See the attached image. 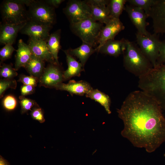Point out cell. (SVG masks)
<instances>
[{
	"label": "cell",
	"instance_id": "obj_33",
	"mask_svg": "<svg viewBox=\"0 0 165 165\" xmlns=\"http://www.w3.org/2000/svg\"><path fill=\"white\" fill-rule=\"evenodd\" d=\"M18 81L22 83L24 85H31L35 87L37 86L38 80L31 75H20Z\"/></svg>",
	"mask_w": 165,
	"mask_h": 165
},
{
	"label": "cell",
	"instance_id": "obj_3",
	"mask_svg": "<svg viewBox=\"0 0 165 165\" xmlns=\"http://www.w3.org/2000/svg\"><path fill=\"white\" fill-rule=\"evenodd\" d=\"M126 42V48L123 54V66L127 71L139 78L153 67L139 48L128 40Z\"/></svg>",
	"mask_w": 165,
	"mask_h": 165
},
{
	"label": "cell",
	"instance_id": "obj_35",
	"mask_svg": "<svg viewBox=\"0 0 165 165\" xmlns=\"http://www.w3.org/2000/svg\"><path fill=\"white\" fill-rule=\"evenodd\" d=\"M35 91V87L31 85H23L20 88L21 96H23L32 94Z\"/></svg>",
	"mask_w": 165,
	"mask_h": 165
},
{
	"label": "cell",
	"instance_id": "obj_4",
	"mask_svg": "<svg viewBox=\"0 0 165 165\" xmlns=\"http://www.w3.org/2000/svg\"><path fill=\"white\" fill-rule=\"evenodd\" d=\"M103 24L89 18L70 24V28L72 32L79 37L83 42L94 47L97 43L103 27Z\"/></svg>",
	"mask_w": 165,
	"mask_h": 165
},
{
	"label": "cell",
	"instance_id": "obj_10",
	"mask_svg": "<svg viewBox=\"0 0 165 165\" xmlns=\"http://www.w3.org/2000/svg\"><path fill=\"white\" fill-rule=\"evenodd\" d=\"M149 17L152 20L154 33L165 35V0H155Z\"/></svg>",
	"mask_w": 165,
	"mask_h": 165
},
{
	"label": "cell",
	"instance_id": "obj_15",
	"mask_svg": "<svg viewBox=\"0 0 165 165\" xmlns=\"http://www.w3.org/2000/svg\"><path fill=\"white\" fill-rule=\"evenodd\" d=\"M28 42L33 55L50 64H57L49 51L46 41L29 38Z\"/></svg>",
	"mask_w": 165,
	"mask_h": 165
},
{
	"label": "cell",
	"instance_id": "obj_22",
	"mask_svg": "<svg viewBox=\"0 0 165 165\" xmlns=\"http://www.w3.org/2000/svg\"><path fill=\"white\" fill-rule=\"evenodd\" d=\"M44 61L33 55L24 67L28 72L38 80L43 73L45 68Z\"/></svg>",
	"mask_w": 165,
	"mask_h": 165
},
{
	"label": "cell",
	"instance_id": "obj_37",
	"mask_svg": "<svg viewBox=\"0 0 165 165\" xmlns=\"http://www.w3.org/2000/svg\"><path fill=\"white\" fill-rule=\"evenodd\" d=\"M46 2L54 8H57L64 0H46Z\"/></svg>",
	"mask_w": 165,
	"mask_h": 165
},
{
	"label": "cell",
	"instance_id": "obj_36",
	"mask_svg": "<svg viewBox=\"0 0 165 165\" xmlns=\"http://www.w3.org/2000/svg\"><path fill=\"white\" fill-rule=\"evenodd\" d=\"M87 3L90 5H94L107 6L109 0H89L86 1Z\"/></svg>",
	"mask_w": 165,
	"mask_h": 165
},
{
	"label": "cell",
	"instance_id": "obj_9",
	"mask_svg": "<svg viewBox=\"0 0 165 165\" xmlns=\"http://www.w3.org/2000/svg\"><path fill=\"white\" fill-rule=\"evenodd\" d=\"M52 28L51 26L29 20L20 32L28 35L30 39L47 42Z\"/></svg>",
	"mask_w": 165,
	"mask_h": 165
},
{
	"label": "cell",
	"instance_id": "obj_23",
	"mask_svg": "<svg viewBox=\"0 0 165 165\" xmlns=\"http://www.w3.org/2000/svg\"><path fill=\"white\" fill-rule=\"evenodd\" d=\"M61 30L59 29L50 34L46 42L48 49L56 64L59 65L58 53L61 48Z\"/></svg>",
	"mask_w": 165,
	"mask_h": 165
},
{
	"label": "cell",
	"instance_id": "obj_19",
	"mask_svg": "<svg viewBox=\"0 0 165 165\" xmlns=\"http://www.w3.org/2000/svg\"><path fill=\"white\" fill-rule=\"evenodd\" d=\"M64 52L66 55L68 66L67 69L63 73L64 80H68L73 77L79 76L81 72L84 70L82 64L70 54L67 50Z\"/></svg>",
	"mask_w": 165,
	"mask_h": 165
},
{
	"label": "cell",
	"instance_id": "obj_20",
	"mask_svg": "<svg viewBox=\"0 0 165 165\" xmlns=\"http://www.w3.org/2000/svg\"><path fill=\"white\" fill-rule=\"evenodd\" d=\"M91 45L83 42L79 47L74 49H69L67 50L69 53L72 56L78 58L84 66L90 56L96 51Z\"/></svg>",
	"mask_w": 165,
	"mask_h": 165
},
{
	"label": "cell",
	"instance_id": "obj_7",
	"mask_svg": "<svg viewBox=\"0 0 165 165\" xmlns=\"http://www.w3.org/2000/svg\"><path fill=\"white\" fill-rule=\"evenodd\" d=\"M138 44L140 49L149 61L153 68L156 67L159 54L161 41L157 34L142 35L138 32L136 34Z\"/></svg>",
	"mask_w": 165,
	"mask_h": 165
},
{
	"label": "cell",
	"instance_id": "obj_29",
	"mask_svg": "<svg viewBox=\"0 0 165 165\" xmlns=\"http://www.w3.org/2000/svg\"><path fill=\"white\" fill-rule=\"evenodd\" d=\"M2 104L3 108L7 111L14 110L17 105V101L13 96L9 95L6 96L3 98Z\"/></svg>",
	"mask_w": 165,
	"mask_h": 165
},
{
	"label": "cell",
	"instance_id": "obj_12",
	"mask_svg": "<svg viewBox=\"0 0 165 165\" xmlns=\"http://www.w3.org/2000/svg\"><path fill=\"white\" fill-rule=\"evenodd\" d=\"M102 28L97 41L99 44L95 48L98 52L100 48L107 41L113 39L120 32L125 28V27L119 19L112 18Z\"/></svg>",
	"mask_w": 165,
	"mask_h": 165
},
{
	"label": "cell",
	"instance_id": "obj_24",
	"mask_svg": "<svg viewBox=\"0 0 165 165\" xmlns=\"http://www.w3.org/2000/svg\"><path fill=\"white\" fill-rule=\"evenodd\" d=\"M86 96L100 103L104 108L108 114H111V100L108 95L98 89H93L86 95Z\"/></svg>",
	"mask_w": 165,
	"mask_h": 165
},
{
	"label": "cell",
	"instance_id": "obj_28",
	"mask_svg": "<svg viewBox=\"0 0 165 165\" xmlns=\"http://www.w3.org/2000/svg\"><path fill=\"white\" fill-rule=\"evenodd\" d=\"M0 75L5 79H12L17 75V73L11 65L4 64L1 66Z\"/></svg>",
	"mask_w": 165,
	"mask_h": 165
},
{
	"label": "cell",
	"instance_id": "obj_13",
	"mask_svg": "<svg viewBox=\"0 0 165 165\" xmlns=\"http://www.w3.org/2000/svg\"><path fill=\"white\" fill-rule=\"evenodd\" d=\"M124 10L127 13L138 33L144 35H147L149 33L146 30V27L148 23L146 22V19L148 17L143 9L127 5L125 6Z\"/></svg>",
	"mask_w": 165,
	"mask_h": 165
},
{
	"label": "cell",
	"instance_id": "obj_38",
	"mask_svg": "<svg viewBox=\"0 0 165 165\" xmlns=\"http://www.w3.org/2000/svg\"><path fill=\"white\" fill-rule=\"evenodd\" d=\"M0 165H10L9 162L4 158L1 155L0 156Z\"/></svg>",
	"mask_w": 165,
	"mask_h": 165
},
{
	"label": "cell",
	"instance_id": "obj_34",
	"mask_svg": "<svg viewBox=\"0 0 165 165\" xmlns=\"http://www.w3.org/2000/svg\"><path fill=\"white\" fill-rule=\"evenodd\" d=\"M163 65H165V40L161 41L156 67Z\"/></svg>",
	"mask_w": 165,
	"mask_h": 165
},
{
	"label": "cell",
	"instance_id": "obj_16",
	"mask_svg": "<svg viewBox=\"0 0 165 165\" xmlns=\"http://www.w3.org/2000/svg\"><path fill=\"white\" fill-rule=\"evenodd\" d=\"M26 23L19 24L1 23L0 44L5 45L9 44L12 45L15 41L18 32L20 31Z\"/></svg>",
	"mask_w": 165,
	"mask_h": 165
},
{
	"label": "cell",
	"instance_id": "obj_2",
	"mask_svg": "<svg viewBox=\"0 0 165 165\" xmlns=\"http://www.w3.org/2000/svg\"><path fill=\"white\" fill-rule=\"evenodd\" d=\"M138 87L153 98L165 110V65L152 68L138 78Z\"/></svg>",
	"mask_w": 165,
	"mask_h": 165
},
{
	"label": "cell",
	"instance_id": "obj_5",
	"mask_svg": "<svg viewBox=\"0 0 165 165\" xmlns=\"http://www.w3.org/2000/svg\"><path fill=\"white\" fill-rule=\"evenodd\" d=\"M2 23L19 24L25 23L29 20L28 11L25 5L17 0H5L0 6Z\"/></svg>",
	"mask_w": 165,
	"mask_h": 165
},
{
	"label": "cell",
	"instance_id": "obj_8",
	"mask_svg": "<svg viewBox=\"0 0 165 165\" xmlns=\"http://www.w3.org/2000/svg\"><path fill=\"white\" fill-rule=\"evenodd\" d=\"M63 11L70 24L91 18L90 7L86 1L70 0Z\"/></svg>",
	"mask_w": 165,
	"mask_h": 165
},
{
	"label": "cell",
	"instance_id": "obj_31",
	"mask_svg": "<svg viewBox=\"0 0 165 165\" xmlns=\"http://www.w3.org/2000/svg\"><path fill=\"white\" fill-rule=\"evenodd\" d=\"M15 50L12 45L6 44L0 49V58L2 61L6 60L11 57L13 52Z\"/></svg>",
	"mask_w": 165,
	"mask_h": 165
},
{
	"label": "cell",
	"instance_id": "obj_18",
	"mask_svg": "<svg viewBox=\"0 0 165 165\" xmlns=\"http://www.w3.org/2000/svg\"><path fill=\"white\" fill-rule=\"evenodd\" d=\"M16 52L14 68L16 71L21 67L24 68L32 55L28 44L25 43L22 39H20L18 41Z\"/></svg>",
	"mask_w": 165,
	"mask_h": 165
},
{
	"label": "cell",
	"instance_id": "obj_32",
	"mask_svg": "<svg viewBox=\"0 0 165 165\" xmlns=\"http://www.w3.org/2000/svg\"><path fill=\"white\" fill-rule=\"evenodd\" d=\"M30 115L32 118L43 123L45 121L43 110L38 106L34 107L31 111Z\"/></svg>",
	"mask_w": 165,
	"mask_h": 165
},
{
	"label": "cell",
	"instance_id": "obj_17",
	"mask_svg": "<svg viewBox=\"0 0 165 165\" xmlns=\"http://www.w3.org/2000/svg\"><path fill=\"white\" fill-rule=\"evenodd\" d=\"M126 39L120 40L114 39L105 42L99 49L98 52L114 57H117L123 54L126 48Z\"/></svg>",
	"mask_w": 165,
	"mask_h": 165
},
{
	"label": "cell",
	"instance_id": "obj_26",
	"mask_svg": "<svg viewBox=\"0 0 165 165\" xmlns=\"http://www.w3.org/2000/svg\"><path fill=\"white\" fill-rule=\"evenodd\" d=\"M155 0H127L130 5L139 8L143 9L148 17H149L151 8Z\"/></svg>",
	"mask_w": 165,
	"mask_h": 165
},
{
	"label": "cell",
	"instance_id": "obj_21",
	"mask_svg": "<svg viewBox=\"0 0 165 165\" xmlns=\"http://www.w3.org/2000/svg\"><path fill=\"white\" fill-rule=\"evenodd\" d=\"M89 5L91 10V18L94 20L106 24L112 19L107 6Z\"/></svg>",
	"mask_w": 165,
	"mask_h": 165
},
{
	"label": "cell",
	"instance_id": "obj_6",
	"mask_svg": "<svg viewBox=\"0 0 165 165\" xmlns=\"http://www.w3.org/2000/svg\"><path fill=\"white\" fill-rule=\"evenodd\" d=\"M28 7L29 20L51 26L55 23V8L45 0H32Z\"/></svg>",
	"mask_w": 165,
	"mask_h": 165
},
{
	"label": "cell",
	"instance_id": "obj_11",
	"mask_svg": "<svg viewBox=\"0 0 165 165\" xmlns=\"http://www.w3.org/2000/svg\"><path fill=\"white\" fill-rule=\"evenodd\" d=\"M59 65L51 64L45 68L38 82L40 86L46 87L54 88L62 82L63 80V73Z\"/></svg>",
	"mask_w": 165,
	"mask_h": 165
},
{
	"label": "cell",
	"instance_id": "obj_14",
	"mask_svg": "<svg viewBox=\"0 0 165 165\" xmlns=\"http://www.w3.org/2000/svg\"><path fill=\"white\" fill-rule=\"evenodd\" d=\"M54 88L57 90L67 91L71 95L80 96L86 95L93 89L90 85L86 81L74 80H70L67 83L61 82Z\"/></svg>",
	"mask_w": 165,
	"mask_h": 165
},
{
	"label": "cell",
	"instance_id": "obj_25",
	"mask_svg": "<svg viewBox=\"0 0 165 165\" xmlns=\"http://www.w3.org/2000/svg\"><path fill=\"white\" fill-rule=\"evenodd\" d=\"M127 0H109L107 5L111 18L119 19L125 7Z\"/></svg>",
	"mask_w": 165,
	"mask_h": 165
},
{
	"label": "cell",
	"instance_id": "obj_1",
	"mask_svg": "<svg viewBox=\"0 0 165 165\" xmlns=\"http://www.w3.org/2000/svg\"><path fill=\"white\" fill-rule=\"evenodd\" d=\"M162 109L152 97L142 90L130 92L119 109L124 128L122 135L133 145L155 151L165 142V117Z\"/></svg>",
	"mask_w": 165,
	"mask_h": 165
},
{
	"label": "cell",
	"instance_id": "obj_27",
	"mask_svg": "<svg viewBox=\"0 0 165 165\" xmlns=\"http://www.w3.org/2000/svg\"><path fill=\"white\" fill-rule=\"evenodd\" d=\"M19 98L21 114H24L30 110L31 111L34 107L38 106L35 101L27 98L25 96H20Z\"/></svg>",
	"mask_w": 165,
	"mask_h": 165
},
{
	"label": "cell",
	"instance_id": "obj_30",
	"mask_svg": "<svg viewBox=\"0 0 165 165\" xmlns=\"http://www.w3.org/2000/svg\"><path fill=\"white\" fill-rule=\"evenodd\" d=\"M17 86V82L15 79H1L0 81V97L3 96L5 91L8 89L11 88L15 89Z\"/></svg>",
	"mask_w": 165,
	"mask_h": 165
}]
</instances>
